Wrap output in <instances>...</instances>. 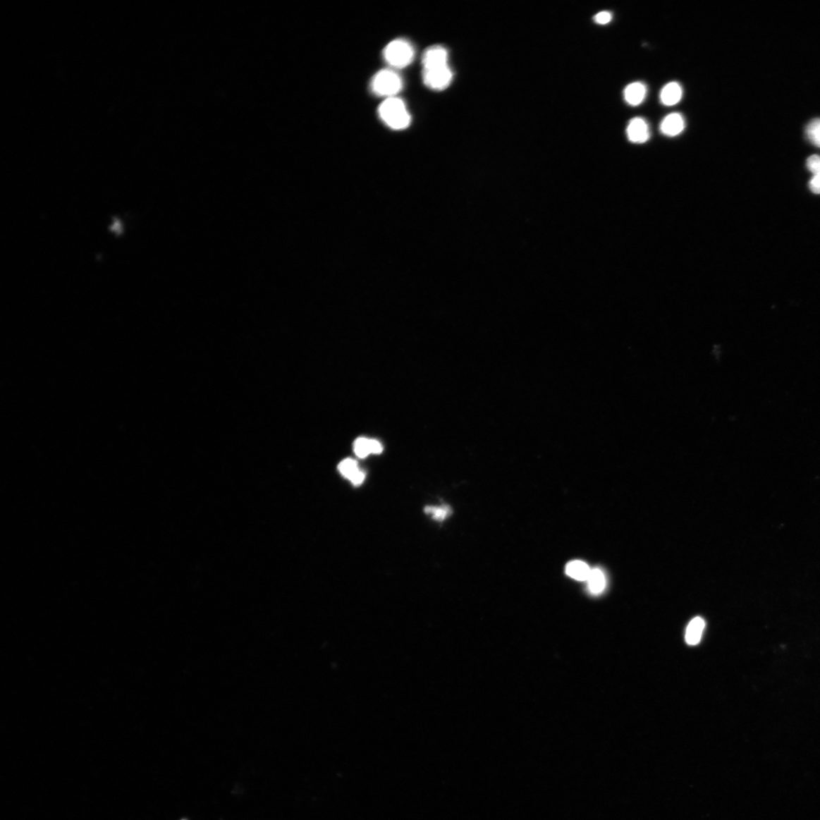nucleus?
Listing matches in <instances>:
<instances>
[{"label": "nucleus", "instance_id": "1", "mask_svg": "<svg viewBox=\"0 0 820 820\" xmlns=\"http://www.w3.org/2000/svg\"><path fill=\"white\" fill-rule=\"evenodd\" d=\"M423 82L434 91L446 90L453 80V72L448 65V52L440 45L429 47L422 59Z\"/></svg>", "mask_w": 820, "mask_h": 820}, {"label": "nucleus", "instance_id": "2", "mask_svg": "<svg viewBox=\"0 0 820 820\" xmlns=\"http://www.w3.org/2000/svg\"><path fill=\"white\" fill-rule=\"evenodd\" d=\"M383 123L393 130H403L411 123V116L402 99L393 97L385 99L379 107Z\"/></svg>", "mask_w": 820, "mask_h": 820}, {"label": "nucleus", "instance_id": "3", "mask_svg": "<svg viewBox=\"0 0 820 820\" xmlns=\"http://www.w3.org/2000/svg\"><path fill=\"white\" fill-rule=\"evenodd\" d=\"M385 61L393 68H403L410 66L415 57L412 45L405 39H396L385 47L383 52Z\"/></svg>", "mask_w": 820, "mask_h": 820}, {"label": "nucleus", "instance_id": "4", "mask_svg": "<svg viewBox=\"0 0 820 820\" xmlns=\"http://www.w3.org/2000/svg\"><path fill=\"white\" fill-rule=\"evenodd\" d=\"M371 87L375 95L387 99L396 97L400 92L403 80L400 75L393 69H382L373 77Z\"/></svg>", "mask_w": 820, "mask_h": 820}, {"label": "nucleus", "instance_id": "5", "mask_svg": "<svg viewBox=\"0 0 820 820\" xmlns=\"http://www.w3.org/2000/svg\"><path fill=\"white\" fill-rule=\"evenodd\" d=\"M627 133L628 140L633 143L643 144L649 140V128L643 118L636 117L630 121Z\"/></svg>", "mask_w": 820, "mask_h": 820}, {"label": "nucleus", "instance_id": "6", "mask_svg": "<svg viewBox=\"0 0 820 820\" xmlns=\"http://www.w3.org/2000/svg\"><path fill=\"white\" fill-rule=\"evenodd\" d=\"M685 128V123L683 116L674 113L668 115L661 122L660 130L661 133L669 137H675L683 133Z\"/></svg>", "mask_w": 820, "mask_h": 820}, {"label": "nucleus", "instance_id": "7", "mask_svg": "<svg viewBox=\"0 0 820 820\" xmlns=\"http://www.w3.org/2000/svg\"><path fill=\"white\" fill-rule=\"evenodd\" d=\"M647 87L641 82H633L625 89L624 97L626 102L631 106H638L644 101Z\"/></svg>", "mask_w": 820, "mask_h": 820}, {"label": "nucleus", "instance_id": "8", "mask_svg": "<svg viewBox=\"0 0 820 820\" xmlns=\"http://www.w3.org/2000/svg\"><path fill=\"white\" fill-rule=\"evenodd\" d=\"M683 94V88L680 84L675 82H670L661 92V102L666 106H674L680 102Z\"/></svg>", "mask_w": 820, "mask_h": 820}, {"label": "nucleus", "instance_id": "9", "mask_svg": "<svg viewBox=\"0 0 820 820\" xmlns=\"http://www.w3.org/2000/svg\"><path fill=\"white\" fill-rule=\"evenodd\" d=\"M705 621L700 617H697L690 622L687 630L685 640L687 644L695 646L699 643L705 628Z\"/></svg>", "mask_w": 820, "mask_h": 820}, {"label": "nucleus", "instance_id": "10", "mask_svg": "<svg viewBox=\"0 0 820 820\" xmlns=\"http://www.w3.org/2000/svg\"><path fill=\"white\" fill-rule=\"evenodd\" d=\"M591 570L586 563L581 561H571L566 567V574L579 581L587 580Z\"/></svg>", "mask_w": 820, "mask_h": 820}, {"label": "nucleus", "instance_id": "11", "mask_svg": "<svg viewBox=\"0 0 820 820\" xmlns=\"http://www.w3.org/2000/svg\"><path fill=\"white\" fill-rule=\"evenodd\" d=\"M587 581L589 589L591 594L594 595L601 594L606 586V580L604 572L598 568L591 570Z\"/></svg>", "mask_w": 820, "mask_h": 820}, {"label": "nucleus", "instance_id": "12", "mask_svg": "<svg viewBox=\"0 0 820 820\" xmlns=\"http://www.w3.org/2000/svg\"><path fill=\"white\" fill-rule=\"evenodd\" d=\"M806 135L809 142L820 147V118H815L808 124L806 128Z\"/></svg>", "mask_w": 820, "mask_h": 820}, {"label": "nucleus", "instance_id": "13", "mask_svg": "<svg viewBox=\"0 0 820 820\" xmlns=\"http://www.w3.org/2000/svg\"><path fill=\"white\" fill-rule=\"evenodd\" d=\"M338 470L342 475L349 480L353 477L355 472L360 470L357 461L352 459H345L341 462Z\"/></svg>", "mask_w": 820, "mask_h": 820}, {"label": "nucleus", "instance_id": "14", "mask_svg": "<svg viewBox=\"0 0 820 820\" xmlns=\"http://www.w3.org/2000/svg\"><path fill=\"white\" fill-rule=\"evenodd\" d=\"M424 513L431 515L434 520L443 521L451 515V510L450 507L446 506L441 507L428 506L424 508Z\"/></svg>", "mask_w": 820, "mask_h": 820}, {"label": "nucleus", "instance_id": "15", "mask_svg": "<svg viewBox=\"0 0 820 820\" xmlns=\"http://www.w3.org/2000/svg\"><path fill=\"white\" fill-rule=\"evenodd\" d=\"M354 451L360 458L368 457L371 453L369 439L360 438L354 443Z\"/></svg>", "mask_w": 820, "mask_h": 820}, {"label": "nucleus", "instance_id": "16", "mask_svg": "<svg viewBox=\"0 0 820 820\" xmlns=\"http://www.w3.org/2000/svg\"><path fill=\"white\" fill-rule=\"evenodd\" d=\"M807 166L808 170L811 171L813 175L820 173V156L812 155L809 157L807 161Z\"/></svg>", "mask_w": 820, "mask_h": 820}, {"label": "nucleus", "instance_id": "17", "mask_svg": "<svg viewBox=\"0 0 820 820\" xmlns=\"http://www.w3.org/2000/svg\"><path fill=\"white\" fill-rule=\"evenodd\" d=\"M612 19V15L607 11L600 12L594 17L595 22L599 25L608 24Z\"/></svg>", "mask_w": 820, "mask_h": 820}, {"label": "nucleus", "instance_id": "18", "mask_svg": "<svg viewBox=\"0 0 820 820\" xmlns=\"http://www.w3.org/2000/svg\"><path fill=\"white\" fill-rule=\"evenodd\" d=\"M809 190L814 194H820V173L813 175L809 183Z\"/></svg>", "mask_w": 820, "mask_h": 820}, {"label": "nucleus", "instance_id": "19", "mask_svg": "<svg viewBox=\"0 0 820 820\" xmlns=\"http://www.w3.org/2000/svg\"><path fill=\"white\" fill-rule=\"evenodd\" d=\"M365 478V472L360 470L354 474L353 477L350 479V481L353 484L354 486H360L364 482Z\"/></svg>", "mask_w": 820, "mask_h": 820}, {"label": "nucleus", "instance_id": "20", "mask_svg": "<svg viewBox=\"0 0 820 820\" xmlns=\"http://www.w3.org/2000/svg\"><path fill=\"white\" fill-rule=\"evenodd\" d=\"M369 447L371 453L379 454L383 451L381 444L377 440L369 439Z\"/></svg>", "mask_w": 820, "mask_h": 820}, {"label": "nucleus", "instance_id": "21", "mask_svg": "<svg viewBox=\"0 0 820 820\" xmlns=\"http://www.w3.org/2000/svg\"><path fill=\"white\" fill-rule=\"evenodd\" d=\"M111 230H112V231L115 232L116 234H121L122 233V226H121V221H118V219H115L114 223L111 227Z\"/></svg>", "mask_w": 820, "mask_h": 820}]
</instances>
